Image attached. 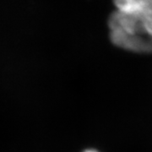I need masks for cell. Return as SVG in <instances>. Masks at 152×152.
Segmentation results:
<instances>
[{
    "mask_svg": "<svg viewBox=\"0 0 152 152\" xmlns=\"http://www.w3.org/2000/svg\"><path fill=\"white\" fill-rule=\"evenodd\" d=\"M86 152H97V151H87Z\"/></svg>",
    "mask_w": 152,
    "mask_h": 152,
    "instance_id": "obj_2",
    "label": "cell"
},
{
    "mask_svg": "<svg viewBox=\"0 0 152 152\" xmlns=\"http://www.w3.org/2000/svg\"><path fill=\"white\" fill-rule=\"evenodd\" d=\"M116 10L124 12L152 11V0H114Z\"/></svg>",
    "mask_w": 152,
    "mask_h": 152,
    "instance_id": "obj_1",
    "label": "cell"
}]
</instances>
